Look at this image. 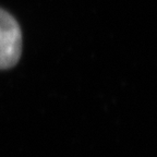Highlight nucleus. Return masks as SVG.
Wrapping results in <instances>:
<instances>
[{"instance_id": "f257e3e1", "label": "nucleus", "mask_w": 157, "mask_h": 157, "mask_svg": "<svg viewBox=\"0 0 157 157\" xmlns=\"http://www.w3.org/2000/svg\"><path fill=\"white\" fill-rule=\"evenodd\" d=\"M22 31L12 14L0 8V70L11 69L22 56Z\"/></svg>"}]
</instances>
